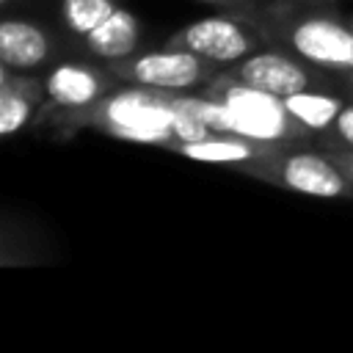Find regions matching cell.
<instances>
[{"label":"cell","mask_w":353,"mask_h":353,"mask_svg":"<svg viewBox=\"0 0 353 353\" xmlns=\"http://www.w3.org/2000/svg\"><path fill=\"white\" fill-rule=\"evenodd\" d=\"M61 138H72L80 130H94L99 135H110L130 143H149L160 149H176L179 143L199 141L215 130H210L196 113H190L176 94L143 88V85H119L99 102L61 113L44 121ZM41 127V124H39ZM36 127V130H39Z\"/></svg>","instance_id":"obj_1"},{"label":"cell","mask_w":353,"mask_h":353,"mask_svg":"<svg viewBox=\"0 0 353 353\" xmlns=\"http://www.w3.org/2000/svg\"><path fill=\"white\" fill-rule=\"evenodd\" d=\"M262 17L273 47L331 74L353 69V22H345L328 6H301L298 11L276 6Z\"/></svg>","instance_id":"obj_2"},{"label":"cell","mask_w":353,"mask_h":353,"mask_svg":"<svg viewBox=\"0 0 353 353\" xmlns=\"http://www.w3.org/2000/svg\"><path fill=\"white\" fill-rule=\"evenodd\" d=\"M201 94L218 99L229 110L234 135H243L259 143H273V146H295V143L317 141V135L290 113L281 97L254 88L237 80L234 74H229L226 69H221L201 88Z\"/></svg>","instance_id":"obj_3"},{"label":"cell","mask_w":353,"mask_h":353,"mask_svg":"<svg viewBox=\"0 0 353 353\" xmlns=\"http://www.w3.org/2000/svg\"><path fill=\"white\" fill-rule=\"evenodd\" d=\"M63 33L91 58L113 61L141 50L143 22L119 0H58Z\"/></svg>","instance_id":"obj_4"},{"label":"cell","mask_w":353,"mask_h":353,"mask_svg":"<svg viewBox=\"0 0 353 353\" xmlns=\"http://www.w3.org/2000/svg\"><path fill=\"white\" fill-rule=\"evenodd\" d=\"M265 14V11H262ZM262 14H245V11H218L201 19H193L182 28H176L163 44L196 52L218 66H232L251 52L270 47V36L265 28Z\"/></svg>","instance_id":"obj_5"},{"label":"cell","mask_w":353,"mask_h":353,"mask_svg":"<svg viewBox=\"0 0 353 353\" xmlns=\"http://www.w3.org/2000/svg\"><path fill=\"white\" fill-rule=\"evenodd\" d=\"M105 66L130 85H143L165 94H193L201 91L223 66L176 47L135 50L124 58L105 61Z\"/></svg>","instance_id":"obj_6"},{"label":"cell","mask_w":353,"mask_h":353,"mask_svg":"<svg viewBox=\"0 0 353 353\" xmlns=\"http://www.w3.org/2000/svg\"><path fill=\"white\" fill-rule=\"evenodd\" d=\"M254 179L312 199H353V182L342 174L334 157L309 143L279 146Z\"/></svg>","instance_id":"obj_7"},{"label":"cell","mask_w":353,"mask_h":353,"mask_svg":"<svg viewBox=\"0 0 353 353\" xmlns=\"http://www.w3.org/2000/svg\"><path fill=\"white\" fill-rule=\"evenodd\" d=\"M119 85L124 83L99 58H58L44 74L47 102L41 105L33 127L44 124L52 116L83 110L116 91Z\"/></svg>","instance_id":"obj_8"},{"label":"cell","mask_w":353,"mask_h":353,"mask_svg":"<svg viewBox=\"0 0 353 353\" xmlns=\"http://www.w3.org/2000/svg\"><path fill=\"white\" fill-rule=\"evenodd\" d=\"M229 74H234L237 80L262 88L268 94L276 97H290L298 91H312V88H336V80L331 72L317 69L312 63H306L303 58L281 50V47H262L256 52H251L248 58L226 66ZM339 91V88H336Z\"/></svg>","instance_id":"obj_9"},{"label":"cell","mask_w":353,"mask_h":353,"mask_svg":"<svg viewBox=\"0 0 353 353\" xmlns=\"http://www.w3.org/2000/svg\"><path fill=\"white\" fill-rule=\"evenodd\" d=\"M61 39L30 17L6 14L0 22V63L14 72H39L61 58Z\"/></svg>","instance_id":"obj_10"},{"label":"cell","mask_w":353,"mask_h":353,"mask_svg":"<svg viewBox=\"0 0 353 353\" xmlns=\"http://www.w3.org/2000/svg\"><path fill=\"white\" fill-rule=\"evenodd\" d=\"M279 146L273 143H259L243 135H232V132H210L199 141H188L179 143L174 152L199 163H215V165H229L243 171L245 176H256V171L273 157Z\"/></svg>","instance_id":"obj_11"},{"label":"cell","mask_w":353,"mask_h":353,"mask_svg":"<svg viewBox=\"0 0 353 353\" xmlns=\"http://www.w3.org/2000/svg\"><path fill=\"white\" fill-rule=\"evenodd\" d=\"M47 102L44 80L36 72H14L0 63V135L14 138L30 127Z\"/></svg>","instance_id":"obj_12"},{"label":"cell","mask_w":353,"mask_h":353,"mask_svg":"<svg viewBox=\"0 0 353 353\" xmlns=\"http://www.w3.org/2000/svg\"><path fill=\"white\" fill-rule=\"evenodd\" d=\"M290 113L309 127L314 135H323L331 130L334 119L339 116L342 105L347 102V94L336 91V88H312V91H298L284 97Z\"/></svg>","instance_id":"obj_13"},{"label":"cell","mask_w":353,"mask_h":353,"mask_svg":"<svg viewBox=\"0 0 353 353\" xmlns=\"http://www.w3.org/2000/svg\"><path fill=\"white\" fill-rule=\"evenodd\" d=\"M317 138H325V141H334L339 146H350L353 149V97H347V102L342 105V110L334 119L331 130L317 135Z\"/></svg>","instance_id":"obj_14"},{"label":"cell","mask_w":353,"mask_h":353,"mask_svg":"<svg viewBox=\"0 0 353 353\" xmlns=\"http://www.w3.org/2000/svg\"><path fill=\"white\" fill-rule=\"evenodd\" d=\"M317 146L325 149V152L334 157V163L342 168V174L353 182V149H350V146H339V143L325 141V138H317Z\"/></svg>","instance_id":"obj_15"},{"label":"cell","mask_w":353,"mask_h":353,"mask_svg":"<svg viewBox=\"0 0 353 353\" xmlns=\"http://www.w3.org/2000/svg\"><path fill=\"white\" fill-rule=\"evenodd\" d=\"M204 6H215L218 11H245V14H262L259 0H196Z\"/></svg>","instance_id":"obj_16"},{"label":"cell","mask_w":353,"mask_h":353,"mask_svg":"<svg viewBox=\"0 0 353 353\" xmlns=\"http://www.w3.org/2000/svg\"><path fill=\"white\" fill-rule=\"evenodd\" d=\"M334 80H336V88H339L342 94L353 97V69H347V72H336Z\"/></svg>","instance_id":"obj_17"},{"label":"cell","mask_w":353,"mask_h":353,"mask_svg":"<svg viewBox=\"0 0 353 353\" xmlns=\"http://www.w3.org/2000/svg\"><path fill=\"white\" fill-rule=\"evenodd\" d=\"M336 0H298V6H331Z\"/></svg>","instance_id":"obj_18"},{"label":"cell","mask_w":353,"mask_h":353,"mask_svg":"<svg viewBox=\"0 0 353 353\" xmlns=\"http://www.w3.org/2000/svg\"><path fill=\"white\" fill-rule=\"evenodd\" d=\"M268 3H273V6H287V3H298V0H268Z\"/></svg>","instance_id":"obj_19"},{"label":"cell","mask_w":353,"mask_h":353,"mask_svg":"<svg viewBox=\"0 0 353 353\" xmlns=\"http://www.w3.org/2000/svg\"><path fill=\"white\" fill-rule=\"evenodd\" d=\"M0 3H3V8H11V6L17 3V0H0Z\"/></svg>","instance_id":"obj_20"}]
</instances>
